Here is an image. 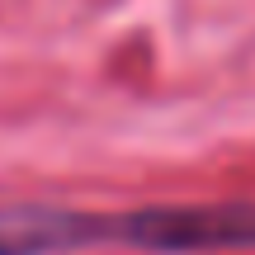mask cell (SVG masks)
<instances>
[{
	"label": "cell",
	"instance_id": "6da1fadb",
	"mask_svg": "<svg viewBox=\"0 0 255 255\" xmlns=\"http://www.w3.org/2000/svg\"><path fill=\"white\" fill-rule=\"evenodd\" d=\"M227 255L255 251V199L151 203L128 213L90 208H0V255Z\"/></svg>",
	"mask_w": 255,
	"mask_h": 255
}]
</instances>
